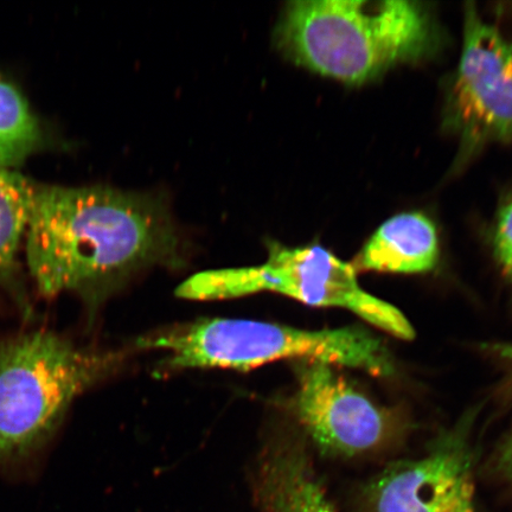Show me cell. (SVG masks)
I'll use <instances>...</instances> for the list:
<instances>
[{"mask_svg": "<svg viewBox=\"0 0 512 512\" xmlns=\"http://www.w3.org/2000/svg\"><path fill=\"white\" fill-rule=\"evenodd\" d=\"M370 512H475V467L469 446L445 439L427 456L392 464L367 492Z\"/></svg>", "mask_w": 512, "mask_h": 512, "instance_id": "ba28073f", "label": "cell"}, {"mask_svg": "<svg viewBox=\"0 0 512 512\" xmlns=\"http://www.w3.org/2000/svg\"><path fill=\"white\" fill-rule=\"evenodd\" d=\"M451 119L466 149L512 139V43L475 6L465 11Z\"/></svg>", "mask_w": 512, "mask_h": 512, "instance_id": "8992f818", "label": "cell"}, {"mask_svg": "<svg viewBox=\"0 0 512 512\" xmlns=\"http://www.w3.org/2000/svg\"><path fill=\"white\" fill-rule=\"evenodd\" d=\"M25 235L38 291L46 297L73 292L91 305L130 275L181 256L159 197L102 185H37Z\"/></svg>", "mask_w": 512, "mask_h": 512, "instance_id": "6da1fadb", "label": "cell"}, {"mask_svg": "<svg viewBox=\"0 0 512 512\" xmlns=\"http://www.w3.org/2000/svg\"><path fill=\"white\" fill-rule=\"evenodd\" d=\"M439 255L437 228L421 213H403L382 224L358 255L362 271L415 274L433 270Z\"/></svg>", "mask_w": 512, "mask_h": 512, "instance_id": "30bf717a", "label": "cell"}, {"mask_svg": "<svg viewBox=\"0 0 512 512\" xmlns=\"http://www.w3.org/2000/svg\"><path fill=\"white\" fill-rule=\"evenodd\" d=\"M495 254L499 264L512 280V200L499 211L495 236Z\"/></svg>", "mask_w": 512, "mask_h": 512, "instance_id": "4fadbf2b", "label": "cell"}, {"mask_svg": "<svg viewBox=\"0 0 512 512\" xmlns=\"http://www.w3.org/2000/svg\"><path fill=\"white\" fill-rule=\"evenodd\" d=\"M40 120L14 82L0 75V166L21 164L42 143Z\"/></svg>", "mask_w": 512, "mask_h": 512, "instance_id": "7c38bea8", "label": "cell"}, {"mask_svg": "<svg viewBox=\"0 0 512 512\" xmlns=\"http://www.w3.org/2000/svg\"><path fill=\"white\" fill-rule=\"evenodd\" d=\"M164 352L166 369L248 371L264 364L312 361L390 376L394 364L381 339L360 328L304 330L259 320L210 318L139 341Z\"/></svg>", "mask_w": 512, "mask_h": 512, "instance_id": "3957f363", "label": "cell"}, {"mask_svg": "<svg viewBox=\"0 0 512 512\" xmlns=\"http://www.w3.org/2000/svg\"><path fill=\"white\" fill-rule=\"evenodd\" d=\"M286 59L350 85L379 78L437 48L438 30L424 4L406 0H294L274 31Z\"/></svg>", "mask_w": 512, "mask_h": 512, "instance_id": "7a4b0ae2", "label": "cell"}, {"mask_svg": "<svg viewBox=\"0 0 512 512\" xmlns=\"http://www.w3.org/2000/svg\"><path fill=\"white\" fill-rule=\"evenodd\" d=\"M259 293L280 294L310 306L339 307L395 337L415 336L400 310L363 290L355 266L318 245L287 247L268 242L264 264L197 273L178 286L176 296L211 302Z\"/></svg>", "mask_w": 512, "mask_h": 512, "instance_id": "5b68a950", "label": "cell"}, {"mask_svg": "<svg viewBox=\"0 0 512 512\" xmlns=\"http://www.w3.org/2000/svg\"><path fill=\"white\" fill-rule=\"evenodd\" d=\"M499 469H501L502 475L507 480L512 491V438L508 441L499 456Z\"/></svg>", "mask_w": 512, "mask_h": 512, "instance_id": "5bb4252c", "label": "cell"}, {"mask_svg": "<svg viewBox=\"0 0 512 512\" xmlns=\"http://www.w3.org/2000/svg\"><path fill=\"white\" fill-rule=\"evenodd\" d=\"M253 494L260 512H336L309 458L288 444L267 448L256 469Z\"/></svg>", "mask_w": 512, "mask_h": 512, "instance_id": "9c48e42d", "label": "cell"}, {"mask_svg": "<svg viewBox=\"0 0 512 512\" xmlns=\"http://www.w3.org/2000/svg\"><path fill=\"white\" fill-rule=\"evenodd\" d=\"M494 349L496 354L501 356L503 360L507 361L512 366V343L497 344Z\"/></svg>", "mask_w": 512, "mask_h": 512, "instance_id": "9a60e30c", "label": "cell"}, {"mask_svg": "<svg viewBox=\"0 0 512 512\" xmlns=\"http://www.w3.org/2000/svg\"><path fill=\"white\" fill-rule=\"evenodd\" d=\"M37 184L0 166V286L24 316L31 315L27 292L18 275L17 254L30 220Z\"/></svg>", "mask_w": 512, "mask_h": 512, "instance_id": "8fae6325", "label": "cell"}, {"mask_svg": "<svg viewBox=\"0 0 512 512\" xmlns=\"http://www.w3.org/2000/svg\"><path fill=\"white\" fill-rule=\"evenodd\" d=\"M294 412L323 451L354 456L386 438L387 416L330 364L299 361Z\"/></svg>", "mask_w": 512, "mask_h": 512, "instance_id": "52a82bcc", "label": "cell"}, {"mask_svg": "<svg viewBox=\"0 0 512 512\" xmlns=\"http://www.w3.org/2000/svg\"><path fill=\"white\" fill-rule=\"evenodd\" d=\"M119 361L113 352L81 349L47 331L0 345V469L41 450L75 399Z\"/></svg>", "mask_w": 512, "mask_h": 512, "instance_id": "277c9868", "label": "cell"}]
</instances>
